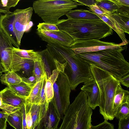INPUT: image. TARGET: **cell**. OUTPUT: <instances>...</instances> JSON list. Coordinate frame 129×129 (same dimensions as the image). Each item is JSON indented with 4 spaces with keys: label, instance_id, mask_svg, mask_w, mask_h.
I'll return each mask as SVG.
<instances>
[{
    "label": "cell",
    "instance_id": "cell-8",
    "mask_svg": "<svg viewBox=\"0 0 129 129\" xmlns=\"http://www.w3.org/2000/svg\"><path fill=\"white\" fill-rule=\"evenodd\" d=\"M122 43L101 41L99 40H75L74 43L70 47L76 55L83 53L99 51L108 49L122 48Z\"/></svg>",
    "mask_w": 129,
    "mask_h": 129
},
{
    "label": "cell",
    "instance_id": "cell-2",
    "mask_svg": "<svg viewBox=\"0 0 129 129\" xmlns=\"http://www.w3.org/2000/svg\"><path fill=\"white\" fill-rule=\"evenodd\" d=\"M125 47L108 49L94 52L76 55L89 65L95 66L109 73L119 80L129 74V63L121 52Z\"/></svg>",
    "mask_w": 129,
    "mask_h": 129
},
{
    "label": "cell",
    "instance_id": "cell-9",
    "mask_svg": "<svg viewBox=\"0 0 129 129\" xmlns=\"http://www.w3.org/2000/svg\"><path fill=\"white\" fill-rule=\"evenodd\" d=\"M33 10L32 7H29L24 9H17L13 12L15 15L13 23L14 31L20 46L23 34L30 21Z\"/></svg>",
    "mask_w": 129,
    "mask_h": 129
},
{
    "label": "cell",
    "instance_id": "cell-32",
    "mask_svg": "<svg viewBox=\"0 0 129 129\" xmlns=\"http://www.w3.org/2000/svg\"><path fill=\"white\" fill-rule=\"evenodd\" d=\"M20 108H15L4 103L2 99V92L1 91H0V110L9 114Z\"/></svg>",
    "mask_w": 129,
    "mask_h": 129
},
{
    "label": "cell",
    "instance_id": "cell-6",
    "mask_svg": "<svg viewBox=\"0 0 129 129\" xmlns=\"http://www.w3.org/2000/svg\"><path fill=\"white\" fill-rule=\"evenodd\" d=\"M79 5L74 0H38L33 2V8L44 22L56 25L60 17Z\"/></svg>",
    "mask_w": 129,
    "mask_h": 129
},
{
    "label": "cell",
    "instance_id": "cell-37",
    "mask_svg": "<svg viewBox=\"0 0 129 129\" xmlns=\"http://www.w3.org/2000/svg\"><path fill=\"white\" fill-rule=\"evenodd\" d=\"M47 78V76L46 74L44 78L43 83L40 94V103L41 104L46 103L45 91V86Z\"/></svg>",
    "mask_w": 129,
    "mask_h": 129
},
{
    "label": "cell",
    "instance_id": "cell-14",
    "mask_svg": "<svg viewBox=\"0 0 129 129\" xmlns=\"http://www.w3.org/2000/svg\"><path fill=\"white\" fill-rule=\"evenodd\" d=\"M51 101L46 112L37 126L38 129H57L60 120Z\"/></svg>",
    "mask_w": 129,
    "mask_h": 129
},
{
    "label": "cell",
    "instance_id": "cell-33",
    "mask_svg": "<svg viewBox=\"0 0 129 129\" xmlns=\"http://www.w3.org/2000/svg\"><path fill=\"white\" fill-rule=\"evenodd\" d=\"M90 129H114L113 124L105 120L99 124L94 126L91 125Z\"/></svg>",
    "mask_w": 129,
    "mask_h": 129
},
{
    "label": "cell",
    "instance_id": "cell-42",
    "mask_svg": "<svg viewBox=\"0 0 129 129\" xmlns=\"http://www.w3.org/2000/svg\"><path fill=\"white\" fill-rule=\"evenodd\" d=\"M10 12V9L5 7L3 6L0 0V13H2L5 14Z\"/></svg>",
    "mask_w": 129,
    "mask_h": 129
},
{
    "label": "cell",
    "instance_id": "cell-22",
    "mask_svg": "<svg viewBox=\"0 0 129 129\" xmlns=\"http://www.w3.org/2000/svg\"><path fill=\"white\" fill-rule=\"evenodd\" d=\"M44 77L42 79L37 82L32 88L29 96L26 99L25 103L31 104H41L40 94Z\"/></svg>",
    "mask_w": 129,
    "mask_h": 129
},
{
    "label": "cell",
    "instance_id": "cell-44",
    "mask_svg": "<svg viewBox=\"0 0 129 129\" xmlns=\"http://www.w3.org/2000/svg\"><path fill=\"white\" fill-rule=\"evenodd\" d=\"M35 129H38L37 126L35 127Z\"/></svg>",
    "mask_w": 129,
    "mask_h": 129
},
{
    "label": "cell",
    "instance_id": "cell-27",
    "mask_svg": "<svg viewBox=\"0 0 129 129\" xmlns=\"http://www.w3.org/2000/svg\"><path fill=\"white\" fill-rule=\"evenodd\" d=\"M46 74L44 64L42 59L35 61L33 75L36 78V82L42 79Z\"/></svg>",
    "mask_w": 129,
    "mask_h": 129
},
{
    "label": "cell",
    "instance_id": "cell-40",
    "mask_svg": "<svg viewBox=\"0 0 129 129\" xmlns=\"http://www.w3.org/2000/svg\"><path fill=\"white\" fill-rule=\"evenodd\" d=\"M119 80L120 84L127 88L129 87V74L124 76Z\"/></svg>",
    "mask_w": 129,
    "mask_h": 129
},
{
    "label": "cell",
    "instance_id": "cell-25",
    "mask_svg": "<svg viewBox=\"0 0 129 129\" xmlns=\"http://www.w3.org/2000/svg\"><path fill=\"white\" fill-rule=\"evenodd\" d=\"M0 80L3 84L7 86L18 84L22 81L21 77L13 71L9 72L2 75Z\"/></svg>",
    "mask_w": 129,
    "mask_h": 129
},
{
    "label": "cell",
    "instance_id": "cell-34",
    "mask_svg": "<svg viewBox=\"0 0 129 129\" xmlns=\"http://www.w3.org/2000/svg\"><path fill=\"white\" fill-rule=\"evenodd\" d=\"M8 114L4 111L0 110V129H6Z\"/></svg>",
    "mask_w": 129,
    "mask_h": 129
},
{
    "label": "cell",
    "instance_id": "cell-15",
    "mask_svg": "<svg viewBox=\"0 0 129 129\" xmlns=\"http://www.w3.org/2000/svg\"><path fill=\"white\" fill-rule=\"evenodd\" d=\"M81 89L86 94L88 104L92 109H94L99 106L100 101V91L98 86L94 79L84 84Z\"/></svg>",
    "mask_w": 129,
    "mask_h": 129
},
{
    "label": "cell",
    "instance_id": "cell-26",
    "mask_svg": "<svg viewBox=\"0 0 129 129\" xmlns=\"http://www.w3.org/2000/svg\"><path fill=\"white\" fill-rule=\"evenodd\" d=\"M97 5L104 11L110 14L117 12V5L112 0H96Z\"/></svg>",
    "mask_w": 129,
    "mask_h": 129
},
{
    "label": "cell",
    "instance_id": "cell-5",
    "mask_svg": "<svg viewBox=\"0 0 129 129\" xmlns=\"http://www.w3.org/2000/svg\"><path fill=\"white\" fill-rule=\"evenodd\" d=\"M92 113L87 96L81 90L68 108L62 122L57 129H90Z\"/></svg>",
    "mask_w": 129,
    "mask_h": 129
},
{
    "label": "cell",
    "instance_id": "cell-7",
    "mask_svg": "<svg viewBox=\"0 0 129 129\" xmlns=\"http://www.w3.org/2000/svg\"><path fill=\"white\" fill-rule=\"evenodd\" d=\"M49 77L53 82L54 96L51 101L57 115L62 120L70 104L71 89L66 76L57 70H53Z\"/></svg>",
    "mask_w": 129,
    "mask_h": 129
},
{
    "label": "cell",
    "instance_id": "cell-21",
    "mask_svg": "<svg viewBox=\"0 0 129 129\" xmlns=\"http://www.w3.org/2000/svg\"><path fill=\"white\" fill-rule=\"evenodd\" d=\"M21 108L8 114L7 121L15 129H23V119Z\"/></svg>",
    "mask_w": 129,
    "mask_h": 129
},
{
    "label": "cell",
    "instance_id": "cell-24",
    "mask_svg": "<svg viewBox=\"0 0 129 129\" xmlns=\"http://www.w3.org/2000/svg\"><path fill=\"white\" fill-rule=\"evenodd\" d=\"M8 87L17 95L26 99L29 96L32 88L22 81L18 84L10 85Z\"/></svg>",
    "mask_w": 129,
    "mask_h": 129
},
{
    "label": "cell",
    "instance_id": "cell-39",
    "mask_svg": "<svg viewBox=\"0 0 129 129\" xmlns=\"http://www.w3.org/2000/svg\"><path fill=\"white\" fill-rule=\"evenodd\" d=\"M118 129H129V117L119 119Z\"/></svg>",
    "mask_w": 129,
    "mask_h": 129
},
{
    "label": "cell",
    "instance_id": "cell-19",
    "mask_svg": "<svg viewBox=\"0 0 129 129\" xmlns=\"http://www.w3.org/2000/svg\"><path fill=\"white\" fill-rule=\"evenodd\" d=\"M101 19L113 29L117 34L122 41L123 45H127L128 41L126 39L124 33L115 20L111 16L105 15H96Z\"/></svg>",
    "mask_w": 129,
    "mask_h": 129
},
{
    "label": "cell",
    "instance_id": "cell-16",
    "mask_svg": "<svg viewBox=\"0 0 129 129\" xmlns=\"http://www.w3.org/2000/svg\"><path fill=\"white\" fill-rule=\"evenodd\" d=\"M1 91L4 103L17 108H21L25 104L26 99L17 95L9 87Z\"/></svg>",
    "mask_w": 129,
    "mask_h": 129
},
{
    "label": "cell",
    "instance_id": "cell-31",
    "mask_svg": "<svg viewBox=\"0 0 129 129\" xmlns=\"http://www.w3.org/2000/svg\"><path fill=\"white\" fill-rule=\"evenodd\" d=\"M37 29L48 31H57L60 30L55 24L45 23L44 22L39 23L37 26Z\"/></svg>",
    "mask_w": 129,
    "mask_h": 129
},
{
    "label": "cell",
    "instance_id": "cell-13",
    "mask_svg": "<svg viewBox=\"0 0 129 129\" xmlns=\"http://www.w3.org/2000/svg\"><path fill=\"white\" fill-rule=\"evenodd\" d=\"M15 17L14 12L1 14L0 16V28L9 38L14 47L20 48L17 38L14 31L13 23Z\"/></svg>",
    "mask_w": 129,
    "mask_h": 129
},
{
    "label": "cell",
    "instance_id": "cell-3",
    "mask_svg": "<svg viewBox=\"0 0 129 129\" xmlns=\"http://www.w3.org/2000/svg\"><path fill=\"white\" fill-rule=\"evenodd\" d=\"M56 25L75 40H99L113 34L112 29L102 20H59Z\"/></svg>",
    "mask_w": 129,
    "mask_h": 129
},
{
    "label": "cell",
    "instance_id": "cell-18",
    "mask_svg": "<svg viewBox=\"0 0 129 129\" xmlns=\"http://www.w3.org/2000/svg\"><path fill=\"white\" fill-rule=\"evenodd\" d=\"M126 103H129V92L123 89L120 83L116 88L113 100V110L114 115L118 109Z\"/></svg>",
    "mask_w": 129,
    "mask_h": 129
},
{
    "label": "cell",
    "instance_id": "cell-29",
    "mask_svg": "<svg viewBox=\"0 0 129 129\" xmlns=\"http://www.w3.org/2000/svg\"><path fill=\"white\" fill-rule=\"evenodd\" d=\"M53 82L50 77L47 78L45 86V91L46 103L48 104L54 96Z\"/></svg>",
    "mask_w": 129,
    "mask_h": 129
},
{
    "label": "cell",
    "instance_id": "cell-38",
    "mask_svg": "<svg viewBox=\"0 0 129 129\" xmlns=\"http://www.w3.org/2000/svg\"><path fill=\"white\" fill-rule=\"evenodd\" d=\"M22 81H23L32 88L37 83L36 78L33 75L28 78L21 77Z\"/></svg>",
    "mask_w": 129,
    "mask_h": 129
},
{
    "label": "cell",
    "instance_id": "cell-23",
    "mask_svg": "<svg viewBox=\"0 0 129 129\" xmlns=\"http://www.w3.org/2000/svg\"><path fill=\"white\" fill-rule=\"evenodd\" d=\"M13 50L15 53L20 57L30 59L34 61L42 59V57L39 52L33 50H25L16 48L13 47Z\"/></svg>",
    "mask_w": 129,
    "mask_h": 129
},
{
    "label": "cell",
    "instance_id": "cell-4",
    "mask_svg": "<svg viewBox=\"0 0 129 129\" xmlns=\"http://www.w3.org/2000/svg\"><path fill=\"white\" fill-rule=\"evenodd\" d=\"M93 78L99 88L100 101V113L105 120H112L115 117L113 110V101L115 92L119 80L100 69L89 65Z\"/></svg>",
    "mask_w": 129,
    "mask_h": 129
},
{
    "label": "cell",
    "instance_id": "cell-28",
    "mask_svg": "<svg viewBox=\"0 0 129 129\" xmlns=\"http://www.w3.org/2000/svg\"><path fill=\"white\" fill-rule=\"evenodd\" d=\"M34 64V61L33 60L24 58V62L21 70L25 75V78H28L33 75Z\"/></svg>",
    "mask_w": 129,
    "mask_h": 129
},
{
    "label": "cell",
    "instance_id": "cell-12",
    "mask_svg": "<svg viewBox=\"0 0 129 129\" xmlns=\"http://www.w3.org/2000/svg\"><path fill=\"white\" fill-rule=\"evenodd\" d=\"M10 41L0 28V60L3 66H10L14 63L15 53Z\"/></svg>",
    "mask_w": 129,
    "mask_h": 129
},
{
    "label": "cell",
    "instance_id": "cell-43",
    "mask_svg": "<svg viewBox=\"0 0 129 129\" xmlns=\"http://www.w3.org/2000/svg\"><path fill=\"white\" fill-rule=\"evenodd\" d=\"M5 72V70L3 68L0 60V77H1L2 75L3 72Z\"/></svg>",
    "mask_w": 129,
    "mask_h": 129
},
{
    "label": "cell",
    "instance_id": "cell-41",
    "mask_svg": "<svg viewBox=\"0 0 129 129\" xmlns=\"http://www.w3.org/2000/svg\"><path fill=\"white\" fill-rule=\"evenodd\" d=\"M74 0L80 4L81 5H84L87 6L96 3V0Z\"/></svg>",
    "mask_w": 129,
    "mask_h": 129
},
{
    "label": "cell",
    "instance_id": "cell-10",
    "mask_svg": "<svg viewBox=\"0 0 129 129\" xmlns=\"http://www.w3.org/2000/svg\"><path fill=\"white\" fill-rule=\"evenodd\" d=\"M48 104L25 103V120L27 129H35L44 116Z\"/></svg>",
    "mask_w": 129,
    "mask_h": 129
},
{
    "label": "cell",
    "instance_id": "cell-17",
    "mask_svg": "<svg viewBox=\"0 0 129 129\" xmlns=\"http://www.w3.org/2000/svg\"><path fill=\"white\" fill-rule=\"evenodd\" d=\"M69 19L79 20H101L94 13L89 10L83 9L72 10L66 15Z\"/></svg>",
    "mask_w": 129,
    "mask_h": 129
},
{
    "label": "cell",
    "instance_id": "cell-1",
    "mask_svg": "<svg viewBox=\"0 0 129 129\" xmlns=\"http://www.w3.org/2000/svg\"><path fill=\"white\" fill-rule=\"evenodd\" d=\"M56 69L63 73L71 89L75 90L80 84L93 79L90 66L78 57L71 47L47 44Z\"/></svg>",
    "mask_w": 129,
    "mask_h": 129
},
{
    "label": "cell",
    "instance_id": "cell-30",
    "mask_svg": "<svg viewBox=\"0 0 129 129\" xmlns=\"http://www.w3.org/2000/svg\"><path fill=\"white\" fill-rule=\"evenodd\" d=\"M129 117V103L122 104L116 111L115 117L119 119L127 118Z\"/></svg>",
    "mask_w": 129,
    "mask_h": 129
},
{
    "label": "cell",
    "instance_id": "cell-35",
    "mask_svg": "<svg viewBox=\"0 0 129 129\" xmlns=\"http://www.w3.org/2000/svg\"><path fill=\"white\" fill-rule=\"evenodd\" d=\"M20 0H1V3L5 7L10 9L15 7Z\"/></svg>",
    "mask_w": 129,
    "mask_h": 129
},
{
    "label": "cell",
    "instance_id": "cell-20",
    "mask_svg": "<svg viewBox=\"0 0 129 129\" xmlns=\"http://www.w3.org/2000/svg\"><path fill=\"white\" fill-rule=\"evenodd\" d=\"M106 15L113 18L124 32L129 34V15L116 12L111 14L107 13Z\"/></svg>",
    "mask_w": 129,
    "mask_h": 129
},
{
    "label": "cell",
    "instance_id": "cell-36",
    "mask_svg": "<svg viewBox=\"0 0 129 129\" xmlns=\"http://www.w3.org/2000/svg\"><path fill=\"white\" fill-rule=\"evenodd\" d=\"M87 8L96 15H105V12L96 4L88 6Z\"/></svg>",
    "mask_w": 129,
    "mask_h": 129
},
{
    "label": "cell",
    "instance_id": "cell-11",
    "mask_svg": "<svg viewBox=\"0 0 129 129\" xmlns=\"http://www.w3.org/2000/svg\"><path fill=\"white\" fill-rule=\"evenodd\" d=\"M38 36L48 44H54L70 47L74 43L75 39L65 32L48 31L36 30Z\"/></svg>",
    "mask_w": 129,
    "mask_h": 129
}]
</instances>
